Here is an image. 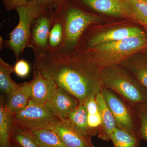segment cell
<instances>
[{
    "mask_svg": "<svg viewBox=\"0 0 147 147\" xmlns=\"http://www.w3.org/2000/svg\"><path fill=\"white\" fill-rule=\"evenodd\" d=\"M34 56L33 70L53 80L79 102L100 92L101 69L86 49H61Z\"/></svg>",
    "mask_w": 147,
    "mask_h": 147,
    "instance_id": "cell-1",
    "label": "cell"
},
{
    "mask_svg": "<svg viewBox=\"0 0 147 147\" xmlns=\"http://www.w3.org/2000/svg\"><path fill=\"white\" fill-rule=\"evenodd\" d=\"M102 88L112 91L132 106L147 103V89L120 64L101 69L100 74Z\"/></svg>",
    "mask_w": 147,
    "mask_h": 147,
    "instance_id": "cell-2",
    "label": "cell"
},
{
    "mask_svg": "<svg viewBox=\"0 0 147 147\" xmlns=\"http://www.w3.org/2000/svg\"><path fill=\"white\" fill-rule=\"evenodd\" d=\"M146 47L147 35L102 43L86 50L101 69L109 66L120 64L133 54L141 52Z\"/></svg>",
    "mask_w": 147,
    "mask_h": 147,
    "instance_id": "cell-3",
    "label": "cell"
},
{
    "mask_svg": "<svg viewBox=\"0 0 147 147\" xmlns=\"http://www.w3.org/2000/svg\"><path fill=\"white\" fill-rule=\"evenodd\" d=\"M48 7L35 0H29L26 5L16 9L19 17L18 25L9 34V39L5 44L13 51L16 61L19 60L20 55L27 47L33 21Z\"/></svg>",
    "mask_w": 147,
    "mask_h": 147,
    "instance_id": "cell-4",
    "label": "cell"
},
{
    "mask_svg": "<svg viewBox=\"0 0 147 147\" xmlns=\"http://www.w3.org/2000/svg\"><path fill=\"white\" fill-rule=\"evenodd\" d=\"M65 25V40L62 49L79 47L82 36L91 26L100 23V17L75 7L67 8L62 13Z\"/></svg>",
    "mask_w": 147,
    "mask_h": 147,
    "instance_id": "cell-5",
    "label": "cell"
},
{
    "mask_svg": "<svg viewBox=\"0 0 147 147\" xmlns=\"http://www.w3.org/2000/svg\"><path fill=\"white\" fill-rule=\"evenodd\" d=\"M100 92L115 118L116 127L139 137V121L133 106L108 89L102 88Z\"/></svg>",
    "mask_w": 147,
    "mask_h": 147,
    "instance_id": "cell-6",
    "label": "cell"
},
{
    "mask_svg": "<svg viewBox=\"0 0 147 147\" xmlns=\"http://www.w3.org/2000/svg\"><path fill=\"white\" fill-rule=\"evenodd\" d=\"M16 126L29 131L47 128L54 122L60 119L44 106L30 100L24 110L13 117Z\"/></svg>",
    "mask_w": 147,
    "mask_h": 147,
    "instance_id": "cell-7",
    "label": "cell"
},
{
    "mask_svg": "<svg viewBox=\"0 0 147 147\" xmlns=\"http://www.w3.org/2000/svg\"><path fill=\"white\" fill-rule=\"evenodd\" d=\"M147 34L138 27L125 26L109 29L98 32L88 34L84 40H81L79 45L81 48L87 49L97 45L114 41H118L131 37L145 36Z\"/></svg>",
    "mask_w": 147,
    "mask_h": 147,
    "instance_id": "cell-8",
    "label": "cell"
},
{
    "mask_svg": "<svg viewBox=\"0 0 147 147\" xmlns=\"http://www.w3.org/2000/svg\"><path fill=\"white\" fill-rule=\"evenodd\" d=\"M53 16V14L47 13V9L33 21L27 47L31 48L34 55L47 52Z\"/></svg>",
    "mask_w": 147,
    "mask_h": 147,
    "instance_id": "cell-9",
    "label": "cell"
},
{
    "mask_svg": "<svg viewBox=\"0 0 147 147\" xmlns=\"http://www.w3.org/2000/svg\"><path fill=\"white\" fill-rule=\"evenodd\" d=\"M79 103V100L72 94L58 87L44 106L59 119L64 120Z\"/></svg>",
    "mask_w": 147,
    "mask_h": 147,
    "instance_id": "cell-10",
    "label": "cell"
},
{
    "mask_svg": "<svg viewBox=\"0 0 147 147\" xmlns=\"http://www.w3.org/2000/svg\"><path fill=\"white\" fill-rule=\"evenodd\" d=\"M55 132L69 147H96L91 138L84 136L65 120H58L47 128Z\"/></svg>",
    "mask_w": 147,
    "mask_h": 147,
    "instance_id": "cell-11",
    "label": "cell"
},
{
    "mask_svg": "<svg viewBox=\"0 0 147 147\" xmlns=\"http://www.w3.org/2000/svg\"><path fill=\"white\" fill-rule=\"evenodd\" d=\"M30 100L37 105L43 106L58 88L52 79L42 75L39 71L34 70L33 77L30 81Z\"/></svg>",
    "mask_w": 147,
    "mask_h": 147,
    "instance_id": "cell-12",
    "label": "cell"
},
{
    "mask_svg": "<svg viewBox=\"0 0 147 147\" xmlns=\"http://www.w3.org/2000/svg\"><path fill=\"white\" fill-rule=\"evenodd\" d=\"M122 66L147 89V55L141 52L135 53L121 63Z\"/></svg>",
    "mask_w": 147,
    "mask_h": 147,
    "instance_id": "cell-13",
    "label": "cell"
},
{
    "mask_svg": "<svg viewBox=\"0 0 147 147\" xmlns=\"http://www.w3.org/2000/svg\"><path fill=\"white\" fill-rule=\"evenodd\" d=\"M31 82L19 84V86L13 92L7 96L6 107L13 117L20 113L26 107L30 100Z\"/></svg>",
    "mask_w": 147,
    "mask_h": 147,
    "instance_id": "cell-14",
    "label": "cell"
},
{
    "mask_svg": "<svg viewBox=\"0 0 147 147\" xmlns=\"http://www.w3.org/2000/svg\"><path fill=\"white\" fill-rule=\"evenodd\" d=\"M96 100L101 119V124L97 135L99 139L103 141H110L111 134L116 127L115 120L100 92L96 96Z\"/></svg>",
    "mask_w": 147,
    "mask_h": 147,
    "instance_id": "cell-15",
    "label": "cell"
},
{
    "mask_svg": "<svg viewBox=\"0 0 147 147\" xmlns=\"http://www.w3.org/2000/svg\"><path fill=\"white\" fill-rule=\"evenodd\" d=\"M53 14L48 38L47 52H54L63 48L65 40V25L62 13Z\"/></svg>",
    "mask_w": 147,
    "mask_h": 147,
    "instance_id": "cell-16",
    "label": "cell"
},
{
    "mask_svg": "<svg viewBox=\"0 0 147 147\" xmlns=\"http://www.w3.org/2000/svg\"><path fill=\"white\" fill-rule=\"evenodd\" d=\"M5 100L1 97L0 102V147H12L13 117L6 107Z\"/></svg>",
    "mask_w": 147,
    "mask_h": 147,
    "instance_id": "cell-17",
    "label": "cell"
},
{
    "mask_svg": "<svg viewBox=\"0 0 147 147\" xmlns=\"http://www.w3.org/2000/svg\"><path fill=\"white\" fill-rule=\"evenodd\" d=\"M88 7L110 16L125 17L121 0H79Z\"/></svg>",
    "mask_w": 147,
    "mask_h": 147,
    "instance_id": "cell-18",
    "label": "cell"
},
{
    "mask_svg": "<svg viewBox=\"0 0 147 147\" xmlns=\"http://www.w3.org/2000/svg\"><path fill=\"white\" fill-rule=\"evenodd\" d=\"M125 17L147 26V3L142 0H121Z\"/></svg>",
    "mask_w": 147,
    "mask_h": 147,
    "instance_id": "cell-19",
    "label": "cell"
},
{
    "mask_svg": "<svg viewBox=\"0 0 147 147\" xmlns=\"http://www.w3.org/2000/svg\"><path fill=\"white\" fill-rule=\"evenodd\" d=\"M64 120L84 136L90 138L95 136L89 126L87 111L84 102H79L77 107Z\"/></svg>",
    "mask_w": 147,
    "mask_h": 147,
    "instance_id": "cell-20",
    "label": "cell"
},
{
    "mask_svg": "<svg viewBox=\"0 0 147 147\" xmlns=\"http://www.w3.org/2000/svg\"><path fill=\"white\" fill-rule=\"evenodd\" d=\"M13 72V66L11 65L0 58V89L3 94L7 96L13 92L19 86L11 76Z\"/></svg>",
    "mask_w": 147,
    "mask_h": 147,
    "instance_id": "cell-21",
    "label": "cell"
},
{
    "mask_svg": "<svg viewBox=\"0 0 147 147\" xmlns=\"http://www.w3.org/2000/svg\"><path fill=\"white\" fill-rule=\"evenodd\" d=\"M30 132L40 147H69L51 129H41Z\"/></svg>",
    "mask_w": 147,
    "mask_h": 147,
    "instance_id": "cell-22",
    "label": "cell"
},
{
    "mask_svg": "<svg viewBox=\"0 0 147 147\" xmlns=\"http://www.w3.org/2000/svg\"><path fill=\"white\" fill-rule=\"evenodd\" d=\"M110 140L114 147H139V137L116 127L111 134Z\"/></svg>",
    "mask_w": 147,
    "mask_h": 147,
    "instance_id": "cell-23",
    "label": "cell"
},
{
    "mask_svg": "<svg viewBox=\"0 0 147 147\" xmlns=\"http://www.w3.org/2000/svg\"><path fill=\"white\" fill-rule=\"evenodd\" d=\"M84 103L87 111L89 126L95 135H98V129L101 124V119L96 96L89 98Z\"/></svg>",
    "mask_w": 147,
    "mask_h": 147,
    "instance_id": "cell-24",
    "label": "cell"
},
{
    "mask_svg": "<svg viewBox=\"0 0 147 147\" xmlns=\"http://www.w3.org/2000/svg\"><path fill=\"white\" fill-rule=\"evenodd\" d=\"M12 139L20 147H40L30 131L19 128L14 124Z\"/></svg>",
    "mask_w": 147,
    "mask_h": 147,
    "instance_id": "cell-25",
    "label": "cell"
},
{
    "mask_svg": "<svg viewBox=\"0 0 147 147\" xmlns=\"http://www.w3.org/2000/svg\"><path fill=\"white\" fill-rule=\"evenodd\" d=\"M133 108L139 121V137L147 141V103H139Z\"/></svg>",
    "mask_w": 147,
    "mask_h": 147,
    "instance_id": "cell-26",
    "label": "cell"
},
{
    "mask_svg": "<svg viewBox=\"0 0 147 147\" xmlns=\"http://www.w3.org/2000/svg\"><path fill=\"white\" fill-rule=\"evenodd\" d=\"M30 67L28 63L24 59L16 61L13 66V72L21 78L27 77L30 73Z\"/></svg>",
    "mask_w": 147,
    "mask_h": 147,
    "instance_id": "cell-27",
    "label": "cell"
},
{
    "mask_svg": "<svg viewBox=\"0 0 147 147\" xmlns=\"http://www.w3.org/2000/svg\"><path fill=\"white\" fill-rule=\"evenodd\" d=\"M29 0H3L6 8L7 10L15 9L26 5Z\"/></svg>",
    "mask_w": 147,
    "mask_h": 147,
    "instance_id": "cell-28",
    "label": "cell"
},
{
    "mask_svg": "<svg viewBox=\"0 0 147 147\" xmlns=\"http://www.w3.org/2000/svg\"><path fill=\"white\" fill-rule=\"evenodd\" d=\"M64 0H52L51 6L55 7L56 10H58L61 8L63 4Z\"/></svg>",
    "mask_w": 147,
    "mask_h": 147,
    "instance_id": "cell-29",
    "label": "cell"
},
{
    "mask_svg": "<svg viewBox=\"0 0 147 147\" xmlns=\"http://www.w3.org/2000/svg\"><path fill=\"white\" fill-rule=\"evenodd\" d=\"M35 1H36L37 2L45 7H48L51 6V5L52 0H35Z\"/></svg>",
    "mask_w": 147,
    "mask_h": 147,
    "instance_id": "cell-30",
    "label": "cell"
},
{
    "mask_svg": "<svg viewBox=\"0 0 147 147\" xmlns=\"http://www.w3.org/2000/svg\"><path fill=\"white\" fill-rule=\"evenodd\" d=\"M12 147H20L18 145L16 144L15 143L12 142Z\"/></svg>",
    "mask_w": 147,
    "mask_h": 147,
    "instance_id": "cell-31",
    "label": "cell"
},
{
    "mask_svg": "<svg viewBox=\"0 0 147 147\" xmlns=\"http://www.w3.org/2000/svg\"><path fill=\"white\" fill-rule=\"evenodd\" d=\"M143 51L144 53H145L147 55V47H146V48H145V49H144Z\"/></svg>",
    "mask_w": 147,
    "mask_h": 147,
    "instance_id": "cell-32",
    "label": "cell"
},
{
    "mask_svg": "<svg viewBox=\"0 0 147 147\" xmlns=\"http://www.w3.org/2000/svg\"><path fill=\"white\" fill-rule=\"evenodd\" d=\"M142 1L145 2L147 3V0H142Z\"/></svg>",
    "mask_w": 147,
    "mask_h": 147,
    "instance_id": "cell-33",
    "label": "cell"
},
{
    "mask_svg": "<svg viewBox=\"0 0 147 147\" xmlns=\"http://www.w3.org/2000/svg\"><path fill=\"white\" fill-rule=\"evenodd\" d=\"M145 28H146V29L147 31V26L145 27Z\"/></svg>",
    "mask_w": 147,
    "mask_h": 147,
    "instance_id": "cell-34",
    "label": "cell"
}]
</instances>
